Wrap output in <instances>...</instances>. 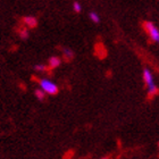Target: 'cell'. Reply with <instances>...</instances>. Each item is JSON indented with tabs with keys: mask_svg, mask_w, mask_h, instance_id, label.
<instances>
[{
	"mask_svg": "<svg viewBox=\"0 0 159 159\" xmlns=\"http://www.w3.org/2000/svg\"><path fill=\"white\" fill-rule=\"evenodd\" d=\"M98 47L100 48V50L98 49V48H96V52H97V55L100 57V58H102V57L106 56V49L103 48V46L101 44V43H98Z\"/></svg>",
	"mask_w": 159,
	"mask_h": 159,
	"instance_id": "52a82bcc",
	"label": "cell"
},
{
	"mask_svg": "<svg viewBox=\"0 0 159 159\" xmlns=\"http://www.w3.org/2000/svg\"><path fill=\"white\" fill-rule=\"evenodd\" d=\"M73 8H74V10H75L76 13H80V11L82 10V6H81V3L77 2V1H75V2L73 3Z\"/></svg>",
	"mask_w": 159,
	"mask_h": 159,
	"instance_id": "7c38bea8",
	"label": "cell"
},
{
	"mask_svg": "<svg viewBox=\"0 0 159 159\" xmlns=\"http://www.w3.org/2000/svg\"><path fill=\"white\" fill-rule=\"evenodd\" d=\"M34 68H35V70H38V72H44V70H47V66L46 65H42V64H38V65L34 66Z\"/></svg>",
	"mask_w": 159,
	"mask_h": 159,
	"instance_id": "8fae6325",
	"label": "cell"
},
{
	"mask_svg": "<svg viewBox=\"0 0 159 159\" xmlns=\"http://www.w3.org/2000/svg\"><path fill=\"white\" fill-rule=\"evenodd\" d=\"M18 33H20V37L22 38V39H27V38H29V31H27L26 27L20 29V30L18 31Z\"/></svg>",
	"mask_w": 159,
	"mask_h": 159,
	"instance_id": "ba28073f",
	"label": "cell"
},
{
	"mask_svg": "<svg viewBox=\"0 0 159 159\" xmlns=\"http://www.w3.org/2000/svg\"><path fill=\"white\" fill-rule=\"evenodd\" d=\"M143 27L147 31V33L150 37V39L152 40L153 42L159 43V30L157 29L156 25L152 22H144Z\"/></svg>",
	"mask_w": 159,
	"mask_h": 159,
	"instance_id": "3957f363",
	"label": "cell"
},
{
	"mask_svg": "<svg viewBox=\"0 0 159 159\" xmlns=\"http://www.w3.org/2000/svg\"><path fill=\"white\" fill-rule=\"evenodd\" d=\"M60 63H61V60H60L59 57H56V56L50 57V59H49V67H50V68H57V67L60 65Z\"/></svg>",
	"mask_w": 159,
	"mask_h": 159,
	"instance_id": "5b68a950",
	"label": "cell"
},
{
	"mask_svg": "<svg viewBox=\"0 0 159 159\" xmlns=\"http://www.w3.org/2000/svg\"><path fill=\"white\" fill-rule=\"evenodd\" d=\"M90 20H92L93 23H99V22H100V17H99V15H98L97 13L92 11V13H90Z\"/></svg>",
	"mask_w": 159,
	"mask_h": 159,
	"instance_id": "9c48e42d",
	"label": "cell"
},
{
	"mask_svg": "<svg viewBox=\"0 0 159 159\" xmlns=\"http://www.w3.org/2000/svg\"><path fill=\"white\" fill-rule=\"evenodd\" d=\"M40 89L44 91L47 94H56L58 92V86L55 82L50 81L48 79L40 80Z\"/></svg>",
	"mask_w": 159,
	"mask_h": 159,
	"instance_id": "7a4b0ae2",
	"label": "cell"
},
{
	"mask_svg": "<svg viewBox=\"0 0 159 159\" xmlns=\"http://www.w3.org/2000/svg\"><path fill=\"white\" fill-rule=\"evenodd\" d=\"M101 159H108V158H106V157H105V158H101Z\"/></svg>",
	"mask_w": 159,
	"mask_h": 159,
	"instance_id": "4fadbf2b",
	"label": "cell"
},
{
	"mask_svg": "<svg viewBox=\"0 0 159 159\" xmlns=\"http://www.w3.org/2000/svg\"><path fill=\"white\" fill-rule=\"evenodd\" d=\"M143 81H144V83H146V85H147V89H148V94H149L150 97L156 96L157 93H158V88H157V85L155 84L152 73H151L148 68H146V70H143Z\"/></svg>",
	"mask_w": 159,
	"mask_h": 159,
	"instance_id": "6da1fadb",
	"label": "cell"
},
{
	"mask_svg": "<svg viewBox=\"0 0 159 159\" xmlns=\"http://www.w3.org/2000/svg\"><path fill=\"white\" fill-rule=\"evenodd\" d=\"M23 22H24V24H25L27 27H35V26H37V24H38L37 18H35V17H33V16L24 17Z\"/></svg>",
	"mask_w": 159,
	"mask_h": 159,
	"instance_id": "277c9868",
	"label": "cell"
},
{
	"mask_svg": "<svg viewBox=\"0 0 159 159\" xmlns=\"http://www.w3.org/2000/svg\"><path fill=\"white\" fill-rule=\"evenodd\" d=\"M63 55L67 60H70L74 57V52L72 51V49H70V48H64Z\"/></svg>",
	"mask_w": 159,
	"mask_h": 159,
	"instance_id": "8992f818",
	"label": "cell"
},
{
	"mask_svg": "<svg viewBox=\"0 0 159 159\" xmlns=\"http://www.w3.org/2000/svg\"><path fill=\"white\" fill-rule=\"evenodd\" d=\"M35 97H37L39 100H43L44 99V97H46V93H44V91H42L41 89H38V90H35Z\"/></svg>",
	"mask_w": 159,
	"mask_h": 159,
	"instance_id": "30bf717a",
	"label": "cell"
}]
</instances>
